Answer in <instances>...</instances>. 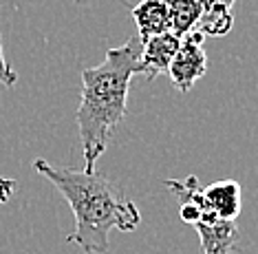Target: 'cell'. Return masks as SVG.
<instances>
[{
  "mask_svg": "<svg viewBox=\"0 0 258 254\" xmlns=\"http://www.w3.org/2000/svg\"><path fill=\"white\" fill-rule=\"evenodd\" d=\"M203 38L199 31L187 33L185 38H181L179 51L172 58L168 67V75L172 86L181 93H187L192 86L197 84V80H201L208 71V56L203 51Z\"/></svg>",
  "mask_w": 258,
  "mask_h": 254,
  "instance_id": "3957f363",
  "label": "cell"
},
{
  "mask_svg": "<svg viewBox=\"0 0 258 254\" xmlns=\"http://www.w3.org/2000/svg\"><path fill=\"white\" fill-rule=\"evenodd\" d=\"M201 204V217L195 223L199 237H201V250L203 254H234L238 250L236 239H238V228L236 221H223L208 208L203 199V190L199 197Z\"/></svg>",
  "mask_w": 258,
  "mask_h": 254,
  "instance_id": "277c9868",
  "label": "cell"
},
{
  "mask_svg": "<svg viewBox=\"0 0 258 254\" xmlns=\"http://www.w3.org/2000/svg\"><path fill=\"white\" fill-rule=\"evenodd\" d=\"M181 44V38L174 35L172 31L161 33L150 38L148 42L142 44V73L146 80H157L161 73H168V67L172 58L177 56Z\"/></svg>",
  "mask_w": 258,
  "mask_h": 254,
  "instance_id": "5b68a950",
  "label": "cell"
},
{
  "mask_svg": "<svg viewBox=\"0 0 258 254\" xmlns=\"http://www.w3.org/2000/svg\"><path fill=\"white\" fill-rule=\"evenodd\" d=\"M16 190V181L9 177H0V208L11 199V194Z\"/></svg>",
  "mask_w": 258,
  "mask_h": 254,
  "instance_id": "8fae6325",
  "label": "cell"
},
{
  "mask_svg": "<svg viewBox=\"0 0 258 254\" xmlns=\"http://www.w3.org/2000/svg\"><path fill=\"white\" fill-rule=\"evenodd\" d=\"M170 9V31L179 38L192 33L201 18V7L195 0H166Z\"/></svg>",
  "mask_w": 258,
  "mask_h": 254,
  "instance_id": "9c48e42d",
  "label": "cell"
},
{
  "mask_svg": "<svg viewBox=\"0 0 258 254\" xmlns=\"http://www.w3.org/2000/svg\"><path fill=\"white\" fill-rule=\"evenodd\" d=\"M18 82V75L16 71L9 67V62L5 60V53H3V42H0V84H5L7 88H11Z\"/></svg>",
  "mask_w": 258,
  "mask_h": 254,
  "instance_id": "30bf717a",
  "label": "cell"
},
{
  "mask_svg": "<svg viewBox=\"0 0 258 254\" xmlns=\"http://www.w3.org/2000/svg\"><path fill=\"white\" fill-rule=\"evenodd\" d=\"M201 7L197 31L201 35H225L234 25L232 5L234 0H195Z\"/></svg>",
  "mask_w": 258,
  "mask_h": 254,
  "instance_id": "ba28073f",
  "label": "cell"
},
{
  "mask_svg": "<svg viewBox=\"0 0 258 254\" xmlns=\"http://www.w3.org/2000/svg\"><path fill=\"white\" fill-rule=\"evenodd\" d=\"M142 40L131 35L124 44L106 51L102 64L82 71L78 128L84 153V170L95 173L113 135L126 117L131 80L142 73Z\"/></svg>",
  "mask_w": 258,
  "mask_h": 254,
  "instance_id": "6da1fadb",
  "label": "cell"
},
{
  "mask_svg": "<svg viewBox=\"0 0 258 254\" xmlns=\"http://www.w3.org/2000/svg\"><path fill=\"white\" fill-rule=\"evenodd\" d=\"M203 199L208 208L223 221H236L240 215V184L234 179H221L203 188Z\"/></svg>",
  "mask_w": 258,
  "mask_h": 254,
  "instance_id": "52a82bcc",
  "label": "cell"
},
{
  "mask_svg": "<svg viewBox=\"0 0 258 254\" xmlns=\"http://www.w3.org/2000/svg\"><path fill=\"white\" fill-rule=\"evenodd\" d=\"M131 16L137 25V38L142 44L155 35L170 31V9L166 0H142L131 7Z\"/></svg>",
  "mask_w": 258,
  "mask_h": 254,
  "instance_id": "8992f818",
  "label": "cell"
},
{
  "mask_svg": "<svg viewBox=\"0 0 258 254\" xmlns=\"http://www.w3.org/2000/svg\"><path fill=\"white\" fill-rule=\"evenodd\" d=\"M33 168L49 179L71 206L75 230L69 243L80 245L84 254L108 252L110 230L133 232L142 223L137 204H133L124 190L104 175L53 166L46 159H36Z\"/></svg>",
  "mask_w": 258,
  "mask_h": 254,
  "instance_id": "7a4b0ae2",
  "label": "cell"
},
{
  "mask_svg": "<svg viewBox=\"0 0 258 254\" xmlns=\"http://www.w3.org/2000/svg\"><path fill=\"white\" fill-rule=\"evenodd\" d=\"M75 3H84V0H75Z\"/></svg>",
  "mask_w": 258,
  "mask_h": 254,
  "instance_id": "7c38bea8",
  "label": "cell"
}]
</instances>
